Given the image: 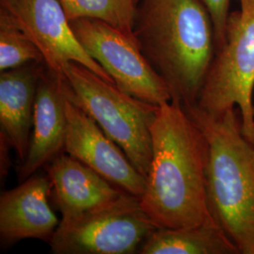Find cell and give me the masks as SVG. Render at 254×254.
Instances as JSON below:
<instances>
[{"instance_id":"6da1fadb","label":"cell","mask_w":254,"mask_h":254,"mask_svg":"<svg viewBox=\"0 0 254 254\" xmlns=\"http://www.w3.org/2000/svg\"><path fill=\"white\" fill-rule=\"evenodd\" d=\"M151 136L152 160L139 201L154 226L216 222L208 205V141L198 124L180 103H164L157 106Z\"/></svg>"},{"instance_id":"7a4b0ae2","label":"cell","mask_w":254,"mask_h":254,"mask_svg":"<svg viewBox=\"0 0 254 254\" xmlns=\"http://www.w3.org/2000/svg\"><path fill=\"white\" fill-rule=\"evenodd\" d=\"M133 32L173 101L195 106L216 53L213 23L202 1L139 0Z\"/></svg>"},{"instance_id":"3957f363","label":"cell","mask_w":254,"mask_h":254,"mask_svg":"<svg viewBox=\"0 0 254 254\" xmlns=\"http://www.w3.org/2000/svg\"><path fill=\"white\" fill-rule=\"evenodd\" d=\"M185 109L208 141L210 213L240 254H254V142L243 132L240 113Z\"/></svg>"},{"instance_id":"277c9868","label":"cell","mask_w":254,"mask_h":254,"mask_svg":"<svg viewBox=\"0 0 254 254\" xmlns=\"http://www.w3.org/2000/svg\"><path fill=\"white\" fill-rule=\"evenodd\" d=\"M62 79L66 95L96 122L146 178L157 106L122 91L82 64H67Z\"/></svg>"},{"instance_id":"5b68a950","label":"cell","mask_w":254,"mask_h":254,"mask_svg":"<svg viewBox=\"0 0 254 254\" xmlns=\"http://www.w3.org/2000/svg\"><path fill=\"white\" fill-rule=\"evenodd\" d=\"M225 40L216 53L195 105L209 114L237 109L245 136L254 142V0H237Z\"/></svg>"},{"instance_id":"8992f818","label":"cell","mask_w":254,"mask_h":254,"mask_svg":"<svg viewBox=\"0 0 254 254\" xmlns=\"http://www.w3.org/2000/svg\"><path fill=\"white\" fill-rule=\"evenodd\" d=\"M156 229L139 198L124 192L101 207L61 220L49 243L56 254H136Z\"/></svg>"},{"instance_id":"52a82bcc","label":"cell","mask_w":254,"mask_h":254,"mask_svg":"<svg viewBox=\"0 0 254 254\" xmlns=\"http://www.w3.org/2000/svg\"><path fill=\"white\" fill-rule=\"evenodd\" d=\"M83 48L122 91L154 106L172 102V93L147 60L134 35L95 19L71 22Z\"/></svg>"},{"instance_id":"ba28073f","label":"cell","mask_w":254,"mask_h":254,"mask_svg":"<svg viewBox=\"0 0 254 254\" xmlns=\"http://www.w3.org/2000/svg\"><path fill=\"white\" fill-rule=\"evenodd\" d=\"M20 28L37 46L47 69L64 77L70 63L82 64L105 80L115 84L77 40L59 0H0Z\"/></svg>"},{"instance_id":"9c48e42d","label":"cell","mask_w":254,"mask_h":254,"mask_svg":"<svg viewBox=\"0 0 254 254\" xmlns=\"http://www.w3.org/2000/svg\"><path fill=\"white\" fill-rule=\"evenodd\" d=\"M64 108V151L119 189L140 198L145 191L146 178L134 167L125 152L66 93Z\"/></svg>"},{"instance_id":"30bf717a","label":"cell","mask_w":254,"mask_h":254,"mask_svg":"<svg viewBox=\"0 0 254 254\" xmlns=\"http://www.w3.org/2000/svg\"><path fill=\"white\" fill-rule=\"evenodd\" d=\"M51 183L47 176H31L0 198V237L4 246L27 238L50 242L59 220L48 199Z\"/></svg>"},{"instance_id":"8fae6325","label":"cell","mask_w":254,"mask_h":254,"mask_svg":"<svg viewBox=\"0 0 254 254\" xmlns=\"http://www.w3.org/2000/svg\"><path fill=\"white\" fill-rule=\"evenodd\" d=\"M47 177L62 220L77 218L118 199L126 192L68 154H60L50 162Z\"/></svg>"},{"instance_id":"7c38bea8","label":"cell","mask_w":254,"mask_h":254,"mask_svg":"<svg viewBox=\"0 0 254 254\" xmlns=\"http://www.w3.org/2000/svg\"><path fill=\"white\" fill-rule=\"evenodd\" d=\"M62 78L46 67L38 83L32 135L27 157L19 167L21 180L31 177L64 150L66 114Z\"/></svg>"},{"instance_id":"4fadbf2b","label":"cell","mask_w":254,"mask_h":254,"mask_svg":"<svg viewBox=\"0 0 254 254\" xmlns=\"http://www.w3.org/2000/svg\"><path fill=\"white\" fill-rule=\"evenodd\" d=\"M46 69L43 62L30 63L0 74L1 134L15 150L21 163L27 157L38 83Z\"/></svg>"},{"instance_id":"5bb4252c","label":"cell","mask_w":254,"mask_h":254,"mask_svg":"<svg viewBox=\"0 0 254 254\" xmlns=\"http://www.w3.org/2000/svg\"><path fill=\"white\" fill-rule=\"evenodd\" d=\"M140 254H240L216 222L194 227L156 229Z\"/></svg>"},{"instance_id":"9a60e30c","label":"cell","mask_w":254,"mask_h":254,"mask_svg":"<svg viewBox=\"0 0 254 254\" xmlns=\"http://www.w3.org/2000/svg\"><path fill=\"white\" fill-rule=\"evenodd\" d=\"M70 22L95 19L134 35L135 0H59Z\"/></svg>"},{"instance_id":"2e32d148","label":"cell","mask_w":254,"mask_h":254,"mask_svg":"<svg viewBox=\"0 0 254 254\" xmlns=\"http://www.w3.org/2000/svg\"><path fill=\"white\" fill-rule=\"evenodd\" d=\"M44 63L43 56L9 11L0 7V71L30 63Z\"/></svg>"},{"instance_id":"e0dca14e","label":"cell","mask_w":254,"mask_h":254,"mask_svg":"<svg viewBox=\"0 0 254 254\" xmlns=\"http://www.w3.org/2000/svg\"><path fill=\"white\" fill-rule=\"evenodd\" d=\"M203 5L208 11L209 15L212 20L216 49L222 46L225 40L228 20L230 17V3L231 0H201Z\"/></svg>"},{"instance_id":"ac0fdd59","label":"cell","mask_w":254,"mask_h":254,"mask_svg":"<svg viewBox=\"0 0 254 254\" xmlns=\"http://www.w3.org/2000/svg\"><path fill=\"white\" fill-rule=\"evenodd\" d=\"M135 1H136V4H137V2H138V1H139V0H135Z\"/></svg>"}]
</instances>
